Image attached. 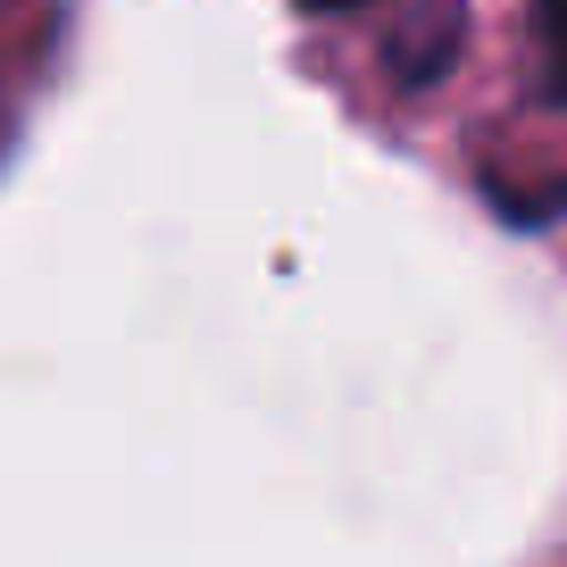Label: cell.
<instances>
[{"label": "cell", "instance_id": "cell-2", "mask_svg": "<svg viewBox=\"0 0 567 567\" xmlns=\"http://www.w3.org/2000/svg\"><path fill=\"white\" fill-rule=\"evenodd\" d=\"M301 9H359V0H301Z\"/></svg>", "mask_w": 567, "mask_h": 567}, {"label": "cell", "instance_id": "cell-1", "mask_svg": "<svg viewBox=\"0 0 567 567\" xmlns=\"http://www.w3.org/2000/svg\"><path fill=\"white\" fill-rule=\"evenodd\" d=\"M534 34L550 51V84L567 92V0H534Z\"/></svg>", "mask_w": 567, "mask_h": 567}]
</instances>
